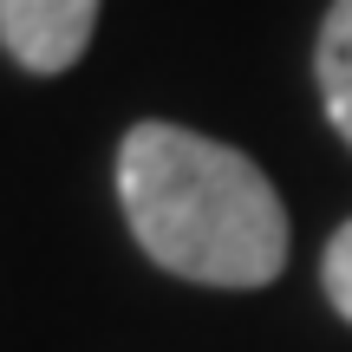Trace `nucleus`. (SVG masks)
Listing matches in <instances>:
<instances>
[{
  "label": "nucleus",
  "instance_id": "obj_1",
  "mask_svg": "<svg viewBox=\"0 0 352 352\" xmlns=\"http://www.w3.org/2000/svg\"><path fill=\"white\" fill-rule=\"evenodd\" d=\"M131 235L157 267L209 287H261L287 261L280 196L241 151L183 124H138L118 151Z\"/></svg>",
  "mask_w": 352,
  "mask_h": 352
},
{
  "label": "nucleus",
  "instance_id": "obj_2",
  "mask_svg": "<svg viewBox=\"0 0 352 352\" xmlns=\"http://www.w3.org/2000/svg\"><path fill=\"white\" fill-rule=\"evenodd\" d=\"M98 0H0V46L26 72H65L91 46Z\"/></svg>",
  "mask_w": 352,
  "mask_h": 352
},
{
  "label": "nucleus",
  "instance_id": "obj_3",
  "mask_svg": "<svg viewBox=\"0 0 352 352\" xmlns=\"http://www.w3.org/2000/svg\"><path fill=\"white\" fill-rule=\"evenodd\" d=\"M320 91H327V118L352 144V0H333L320 26Z\"/></svg>",
  "mask_w": 352,
  "mask_h": 352
},
{
  "label": "nucleus",
  "instance_id": "obj_4",
  "mask_svg": "<svg viewBox=\"0 0 352 352\" xmlns=\"http://www.w3.org/2000/svg\"><path fill=\"white\" fill-rule=\"evenodd\" d=\"M327 294H333V307L352 320V222L327 241Z\"/></svg>",
  "mask_w": 352,
  "mask_h": 352
}]
</instances>
